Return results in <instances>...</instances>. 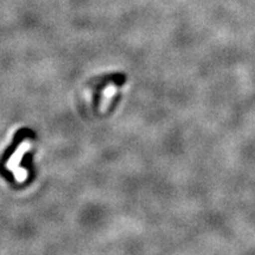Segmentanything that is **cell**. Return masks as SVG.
<instances>
[{"label":"cell","mask_w":255,"mask_h":255,"mask_svg":"<svg viewBox=\"0 0 255 255\" xmlns=\"http://www.w3.org/2000/svg\"><path fill=\"white\" fill-rule=\"evenodd\" d=\"M31 148V142L28 139H25L19 144V146L15 149V151L12 154L11 157L8 158V161L6 162L5 167L6 169H8L9 171L13 173L14 180L17 183H23L25 182L28 176L27 170L25 168H20V162L23 157L25 156V154L30 150Z\"/></svg>","instance_id":"6da1fadb"},{"label":"cell","mask_w":255,"mask_h":255,"mask_svg":"<svg viewBox=\"0 0 255 255\" xmlns=\"http://www.w3.org/2000/svg\"><path fill=\"white\" fill-rule=\"evenodd\" d=\"M116 94V88L115 85L110 84L109 87H107L103 90V95H102V101H101V111H105L108 109V107L110 105V102L113 100V97Z\"/></svg>","instance_id":"7a4b0ae2"}]
</instances>
